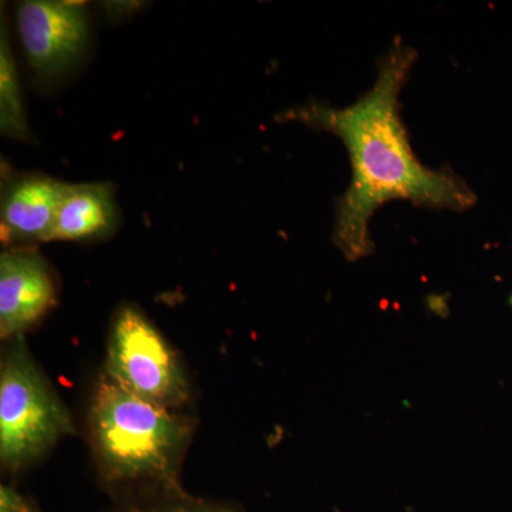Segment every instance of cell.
<instances>
[{
	"mask_svg": "<svg viewBox=\"0 0 512 512\" xmlns=\"http://www.w3.org/2000/svg\"><path fill=\"white\" fill-rule=\"evenodd\" d=\"M16 20L26 60L40 79L63 76L83 59L90 37L84 3L26 0Z\"/></svg>",
	"mask_w": 512,
	"mask_h": 512,
	"instance_id": "cell-5",
	"label": "cell"
},
{
	"mask_svg": "<svg viewBox=\"0 0 512 512\" xmlns=\"http://www.w3.org/2000/svg\"><path fill=\"white\" fill-rule=\"evenodd\" d=\"M113 512H242L234 505L197 500L187 494L160 495L157 500L128 505Z\"/></svg>",
	"mask_w": 512,
	"mask_h": 512,
	"instance_id": "cell-10",
	"label": "cell"
},
{
	"mask_svg": "<svg viewBox=\"0 0 512 512\" xmlns=\"http://www.w3.org/2000/svg\"><path fill=\"white\" fill-rule=\"evenodd\" d=\"M67 183L40 173L3 175L0 228L6 247L49 242Z\"/></svg>",
	"mask_w": 512,
	"mask_h": 512,
	"instance_id": "cell-7",
	"label": "cell"
},
{
	"mask_svg": "<svg viewBox=\"0 0 512 512\" xmlns=\"http://www.w3.org/2000/svg\"><path fill=\"white\" fill-rule=\"evenodd\" d=\"M104 376L131 393L177 410L190 402L183 363L157 326L133 303L111 320Z\"/></svg>",
	"mask_w": 512,
	"mask_h": 512,
	"instance_id": "cell-4",
	"label": "cell"
},
{
	"mask_svg": "<svg viewBox=\"0 0 512 512\" xmlns=\"http://www.w3.org/2000/svg\"><path fill=\"white\" fill-rule=\"evenodd\" d=\"M417 52L397 39L380 60L372 89L346 107L312 101L285 114L340 138L348 150L350 181L336 201L333 242L349 261L373 254L370 224L387 202L409 201L429 210L464 212L476 192L450 167L421 163L400 113V96Z\"/></svg>",
	"mask_w": 512,
	"mask_h": 512,
	"instance_id": "cell-1",
	"label": "cell"
},
{
	"mask_svg": "<svg viewBox=\"0 0 512 512\" xmlns=\"http://www.w3.org/2000/svg\"><path fill=\"white\" fill-rule=\"evenodd\" d=\"M22 97L9 32L3 19L0 36V131L3 136L26 143L32 136Z\"/></svg>",
	"mask_w": 512,
	"mask_h": 512,
	"instance_id": "cell-9",
	"label": "cell"
},
{
	"mask_svg": "<svg viewBox=\"0 0 512 512\" xmlns=\"http://www.w3.org/2000/svg\"><path fill=\"white\" fill-rule=\"evenodd\" d=\"M0 512H39L29 498L9 485L0 487Z\"/></svg>",
	"mask_w": 512,
	"mask_h": 512,
	"instance_id": "cell-11",
	"label": "cell"
},
{
	"mask_svg": "<svg viewBox=\"0 0 512 512\" xmlns=\"http://www.w3.org/2000/svg\"><path fill=\"white\" fill-rule=\"evenodd\" d=\"M120 214L113 185L69 184L50 241L87 242L110 237L119 228Z\"/></svg>",
	"mask_w": 512,
	"mask_h": 512,
	"instance_id": "cell-8",
	"label": "cell"
},
{
	"mask_svg": "<svg viewBox=\"0 0 512 512\" xmlns=\"http://www.w3.org/2000/svg\"><path fill=\"white\" fill-rule=\"evenodd\" d=\"M55 272L33 247H10L0 255V336L20 338L53 308Z\"/></svg>",
	"mask_w": 512,
	"mask_h": 512,
	"instance_id": "cell-6",
	"label": "cell"
},
{
	"mask_svg": "<svg viewBox=\"0 0 512 512\" xmlns=\"http://www.w3.org/2000/svg\"><path fill=\"white\" fill-rule=\"evenodd\" d=\"M89 431L106 484L184 494L180 467L192 424L177 410L143 399L103 375L90 402Z\"/></svg>",
	"mask_w": 512,
	"mask_h": 512,
	"instance_id": "cell-2",
	"label": "cell"
},
{
	"mask_svg": "<svg viewBox=\"0 0 512 512\" xmlns=\"http://www.w3.org/2000/svg\"><path fill=\"white\" fill-rule=\"evenodd\" d=\"M9 342L0 363V463L16 473L73 434L74 426L23 336Z\"/></svg>",
	"mask_w": 512,
	"mask_h": 512,
	"instance_id": "cell-3",
	"label": "cell"
}]
</instances>
